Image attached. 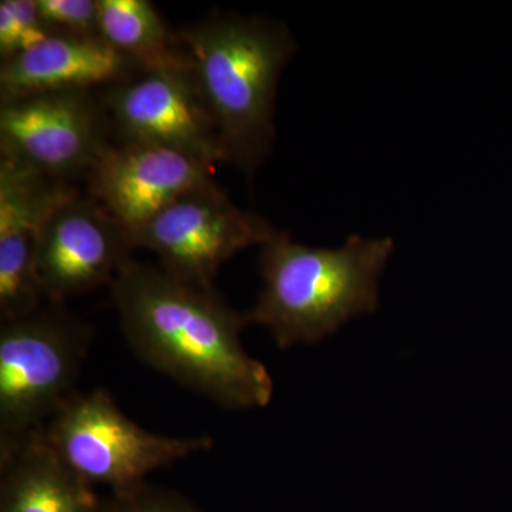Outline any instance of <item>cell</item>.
<instances>
[{
  "label": "cell",
  "mask_w": 512,
  "mask_h": 512,
  "mask_svg": "<svg viewBox=\"0 0 512 512\" xmlns=\"http://www.w3.org/2000/svg\"><path fill=\"white\" fill-rule=\"evenodd\" d=\"M110 289L121 332L146 365L224 409L271 402V375L242 346L247 319L215 286L187 284L131 256Z\"/></svg>",
  "instance_id": "obj_1"
},
{
  "label": "cell",
  "mask_w": 512,
  "mask_h": 512,
  "mask_svg": "<svg viewBox=\"0 0 512 512\" xmlns=\"http://www.w3.org/2000/svg\"><path fill=\"white\" fill-rule=\"evenodd\" d=\"M99 32L141 70L191 69L180 36L148 0H99Z\"/></svg>",
  "instance_id": "obj_14"
},
{
  "label": "cell",
  "mask_w": 512,
  "mask_h": 512,
  "mask_svg": "<svg viewBox=\"0 0 512 512\" xmlns=\"http://www.w3.org/2000/svg\"><path fill=\"white\" fill-rule=\"evenodd\" d=\"M55 35L40 18L36 0L0 2V59L26 52Z\"/></svg>",
  "instance_id": "obj_15"
},
{
  "label": "cell",
  "mask_w": 512,
  "mask_h": 512,
  "mask_svg": "<svg viewBox=\"0 0 512 512\" xmlns=\"http://www.w3.org/2000/svg\"><path fill=\"white\" fill-rule=\"evenodd\" d=\"M93 485L64 466L40 430L0 447V512H99Z\"/></svg>",
  "instance_id": "obj_13"
},
{
  "label": "cell",
  "mask_w": 512,
  "mask_h": 512,
  "mask_svg": "<svg viewBox=\"0 0 512 512\" xmlns=\"http://www.w3.org/2000/svg\"><path fill=\"white\" fill-rule=\"evenodd\" d=\"M143 72L101 37L53 35L0 64V103L55 92H93Z\"/></svg>",
  "instance_id": "obj_12"
},
{
  "label": "cell",
  "mask_w": 512,
  "mask_h": 512,
  "mask_svg": "<svg viewBox=\"0 0 512 512\" xmlns=\"http://www.w3.org/2000/svg\"><path fill=\"white\" fill-rule=\"evenodd\" d=\"M92 342V328L63 303L0 322V447L42 429L79 392Z\"/></svg>",
  "instance_id": "obj_4"
},
{
  "label": "cell",
  "mask_w": 512,
  "mask_h": 512,
  "mask_svg": "<svg viewBox=\"0 0 512 512\" xmlns=\"http://www.w3.org/2000/svg\"><path fill=\"white\" fill-rule=\"evenodd\" d=\"M36 5L55 35L100 37L99 0H36Z\"/></svg>",
  "instance_id": "obj_17"
},
{
  "label": "cell",
  "mask_w": 512,
  "mask_h": 512,
  "mask_svg": "<svg viewBox=\"0 0 512 512\" xmlns=\"http://www.w3.org/2000/svg\"><path fill=\"white\" fill-rule=\"evenodd\" d=\"M103 100L93 92L32 94L0 103V157L55 180L92 170L111 146Z\"/></svg>",
  "instance_id": "obj_7"
},
{
  "label": "cell",
  "mask_w": 512,
  "mask_h": 512,
  "mask_svg": "<svg viewBox=\"0 0 512 512\" xmlns=\"http://www.w3.org/2000/svg\"><path fill=\"white\" fill-rule=\"evenodd\" d=\"M99 512H204L187 495L153 483L111 491L101 498Z\"/></svg>",
  "instance_id": "obj_16"
},
{
  "label": "cell",
  "mask_w": 512,
  "mask_h": 512,
  "mask_svg": "<svg viewBox=\"0 0 512 512\" xmlns=\"http://www.w3.org/2000/svg\"><path fill=\"white\" fill-rule=\"evenodd\" d=\"M103 104L117 143L170 148L214 168L227 163L192 69L143 70L106 89Z\"/></svg>",
  "instance_id": "obj_8"
},
{
  "label": "cell",
  "mask_w": 512,
  "mask_h": 512,
  "mask_svg": "<svg viewBox=\"0 0 512 512\" xmlns=\"http://www.w3.org/2000/svg\"><path fill=\"white\" fill-rule=\"evenodd\" d=\"M89 197L128 237L178 198L214 180V167L170 148L113 143L89 171Z\"/></svg>",
  "instance_id": "obj_11"
},
{
  "label": "cell",
  "mask_w": 512,
  "mask_h": 512,
  "mask_svg": "<svg viewBox=\"0 0 512 512\" xmlns=\"http://www.w3.org/2000/svg\"><path fill=\"white\" fill-rule=\"evenodd\" d=\"M393 249V239L357 235L338 249L308 247L278 231L261 247L264 288L245 319L271 330L279 349L318 343L349 319L376 311Z\"/></svg>",
  "instance_id": "obj_3"
},
{
  "label": "cell",
  "mask_w": 512,
  "mask_h": 512,
  "mask_svg": "<svg viewBox=\"0 0 512 512\" xmlns=\"http://www.w3.org/2000/svg\"><path fill=\"white\" fill-rule=\"evenodd\" d=\"M40 433L64 466L110 493L214 447L211 436H163L138 426L104 389L74 393Z\"/></svg>",
  "instance_id": "obj_5"
},
{
  "label": "cell",
  "mask_w": 512,
  "mask_h": 512,
  "mask_svg": "<svg viewBox=\"0 0 512 512\" xmlns=\"http://www.w3.org/2000/svg\"><path fill=\"white\" fill-rule=\"evenodd\" d=\"M227 163L254 175L271 153L276 90L296 43L284 23L215 13L178 32Z\"/></svg>",
  "instance_id": "obj_2"
},
{
  "label": "cell",
  "mask_w": 512,
  "mask_h": 512,
  "mask_svg": "<svg viewBox=\"0 0 512 512\" xmlns=\"http://www.w3.org/2000/svg\"><path fill=\"white\" fill-rule=\"evenodd\" d=\"M79 194L0 157V322L22 318L45 303L36 274L37 251L50 217Z\"/></svg>",
  "instance_id": "obj_10"
},
{
  "label": "cell",
  "mask_w": 512,
  "mask_h": 512,
  "mask_svg": "<svg viewBox=\"0 0 512 512\" xmlns=\"http://www.w3.org/2000/svg\"><path fill=\"white\" fill-rule=\"evenodd\" d=\"M271 222L238 208L217 183L188 192L130 235L167 274L198 286H214L228 259L275 237Z\"/></svg>",
  "instance_id": "obj_6"
},
{
  "label": "cell",
  "mask_w": 512,
  "mask_h": 512,
  "mask_svg": "<svg viewBox=\"0 0 512 512\" xmlns=\"http://www.w3.org/2000/svg\"><path fill=\"white\" fill-rule=\"evenodd\" d=\"M126 229L90 197L73 195L47 222L36 274L46 302L111 286L133 252Z\"/></svg>",
  "instance_id": "obj_9"
}]
</instances>
